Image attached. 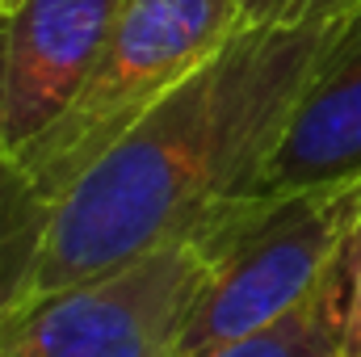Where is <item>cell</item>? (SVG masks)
I'll use <instances>...</instances> for the list:
<instances>
[{"label": "cell", "mask_w": 361, "mask_h": 357, "mask_svg": "<svg viewBox=\"0 0 361 357\" xmlns=\"http://www.w3.org/2000/svg\"><path fill=\"white\" fill-rule=\"evenodd\" d=\"M357 214L361 181L252 193L210 214L193 231L210 248V273L173 357H214L290 315L336 269Z\"/></svg>", "instance_id": "cell-2"}, {"label": "cell", "mask_w": 361, "mask_h": 357, "mask_svg": "<svg viewBox=\"0 0 361 357\" xmlns=\"http://www.w3.org/2000/svg\"><path fill=\"white\" fill-rule=\"evenodd\" d=\"M47 223H51V202L13 160L0 156V315H8L21 303L42 257Z\"/></svg>", "instance_id": "cell-7"}, {"label": "cell", "mask_w": 361, "mask_h": 357, "mask_svg": "<svg viewBox=\"0 0 361 357\" xmlns=\"http://www.w3.org/2000/svg\"><path fill=\"white\" fill-rule=\"evenodd\" d=\"M214 357H341V261L290 315Z\"/></svg>", "instance_id": "cell-8"}, {"label": "cell", "mask_w": 361, "mask_h": 357, "mask_svg": "<svg viewBox=\"0 0 361 357\" xmlns=\"http://www.w3.org/2000/svg\"><path fill=\"white\" fill-rule=\"evenodd\" d=\"M122 0H21L0 13V156H17L72 105Z\"/></svg>", "instance_id": "cell-5"}, {"label": "cell", "mask_w": 361, "mask_h": 357, "mask_svg": "<svg viewBox=\"0 0 361 357\" xmlns=\"http://www.w3.org/2000/svg\"><path fill=\"white\" fill-rule=\"evenodd\" d=\"M345 17L244 25L51 206L21 303L185 240L223 206L252 198Z\"/></svg>", "instance_id": "cell-1"}, {"label": "cell", "mask_w": 361, "mask_h": 357, "mask_svg": "<svg viewBox=\"0 0 361 357\" xmlns=\"http://www.w3.org/2000/svg\"><path fill=\"white\" fill-rule=\"evenodd\" d=\"M244 25H294L319 17H345L361 8V0H240Z\"/></svg>", "instance_id": "cell-10"}, {"label": "cell", "mask_w": 361, "mask_h": 357, "mask_svg": "<svg viewBox=\"0 0 361 357\" xmlns=\"http://www.w3.org/2000/svg\"><path fill=\"white\" fill-rule=\"evenodd\" d=\"M13 4H21V0H0V13H8Z\"/></svg>", "instance_id": "cell-11"}, {"label": "cell", "mask_w": 361, "mask_h": 357, "mask_svg": "<svg viewBox=\"0 0 361 357\" xmlns=\"http://www.w3.org/2000/svg\"><path fill=\"white\" fill-rule=\"evenodd\" d=\"M244 30L240 0H122L72 105L17 156L55 206L92 164Z\"/></svg>", "instance_id": "cell-3"}, {"label": "cell", "mask_w": 361, "mask_h": 357, "mask_svg": "<svg viewBox=\"0 0 361 357\" xmlns=\"http://www.w3.org/2000/svg\"><path fill=\"white\" fill-rule=\"evenodd\" d=\"M361 181V8H353L298 92L257 193Z\"/></svg>", "instance_id": "cell-6"}, {"label": "cell", "mask_w": 361, "mask_h": 357, "mask_svg": "<svg viewBox=\"0 0 361 357\" xmlns=\"http://www.w3.org/2000/svg\"><path fill=\"white\" fill-rule=\"evenodd\" d=\"M210 273L202 236L17 303L0 315V357H173Z\"/></svg>", "instance_id": "cell-4"}, {"label": "cell", "mask_w": 361, "mask_h": 357, "mask_svg": "<svg viewBox=\"0 0 361 357\" xmlns=\"http://www.w3.org/2000/svg\"><path fill=\"white\" fill-rule=\"evenodd\" d=\"M341 357H361V214L341 248Z\"/></svg>", "instance_id": "cell-9"}]
</instances>
